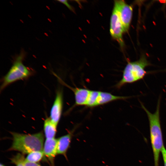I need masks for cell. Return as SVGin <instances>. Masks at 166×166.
Masks as SVG:
<instances>
[{
    "label": "cell",
    "instance_id": "1",
    "mask_svg": "<svg viewBox=\"0 0 166 166\" xmlns=\"http://www.w3.org/2000/svg\"><path fill=\"white\" fill-rule=\"evenodd\" d=\"M160 97L158 100L155 112L152 113L140 102L142 108L145 112L149 122L150 139L153 155L154 166H159L160 153L164 146L160 119Z\"/></svg>",
    "mask_w": 166,
    "mask_h": 166
},
{
    "label": "cell",
    "instance_id": "2",
    "mask_svg": "<svg viewBox=\"0 0 166 166\" xmlns=\"http://www.w3.org/2000/svg\"><path fill=\"white\" fill-rule=\"evenodd\" d=\"M11 133L13 142L10 150L28 154L34 151L43 150L44 136L42 132L31 134L14 132Z\"/></svg>",
    "mask_w": 166,
    "mask_h": 166
},
{
    "label": "cell",
    "instance_id": "3",
    "mask_svg": "<svg viewBox=\"0 0 166 166\" xmlns=\"http://www.w3.org/2000/svg\"><path fill=\"white\" fill-rule=\"evenodd\" d=\"M25 55V52L22 51L15 58L11 67L2 79L0 92L11 84L26 79L33 75L34 73L32 70L23 63Z\"/></svg>",
    "mask_w": 166,
    "mask_h": 166
},
{
    "label": "cell",
    "instance_id": "4",
    "mask_svg": "<svg viewBox=\"0 0 166 166\" xmlns=\"http://www.w3.org/2000/svg\"><path fill=\"white\" fill-rule=\"evenodd\" d=\"M149 65L150 63L144 56L136 61L128 62L123 71L122 78L116 87L119 89L127 84L133 83L143 79L147 73L145 69Z\"/></svg>",
    "mask_w": 166,
    "mask_h": 166
},
{
    "label": "cell",
    "instance_id": "5",
    "mask_svg": "<svg viewBox=\"0 0 166 166\" xmlns=\"http://www.w3.org/2000/svg\"><path fill=\"white\" fill-rule=\"evenodd\" d=\"M128 98L127 96H116L108 92L89 90L85 106L93 107Z\"/></svg>",
    "mask_w": 166,
    "mask_h": 166
},
{
    "label": "cell",
    "instance_id": "6",
    "mask_svg": "<svg viewBox=\"0 0 166 166\" xmlns=\"http://www.w3.org/2000/svg\"><path fill=\"white\" fill-rule=\"evenodd\" d=\"M113 8L117 12L122 24L124 32L129 29L132 20L133 9L132 7L122 0H115Z\"/></svg>",
    "mask_w": 166,
    "mask_h": 166
},
{
    "label": "cell",
    "instance_id": "7",
    "mask_svg": "<svg viewBox=\"0 0 166 166\" xmlns=\"http://www.w3.org/2000/svg\"><path fill=\"white\" fill-rule=\"evenodd\" d=\"M124 33L123 26L118 15L113 8L110 20V33L111 37L118 42L122 48L124 45L123 38Z\"/></svg>",
    "mask_w": 166,
    "mask_h": 166
},
{
    "label": "cell",
    "instance_id": "8",
    "mask_svg": "<svg viewBox=\"0 0 166 166\" xmlns=\"http://www.w3.org/2000/svg\"><path fill=\"white\" fill-rule=\"evenodd\" d=\"M63 106V93L61 89L56 91V97L50 111L49 117L51 121L57 126L60 120Z\"/></svg>",
    "mask_w": 166,
    "mask_h": 166
},
{
    "label": "cell",
    "instance_id": "9",
    "mask_svg": "<svg viewBox=\"0 0 166 166\" xmlns=\"http://www.w3.org/2000/svg\"><path fill=\"white\" fill-rule=\"evenodd\" d=\"M76 128H74L66 135L57 139V154L63 155L67 158L66 153L69 147Z\"/></svg>",
    "mask_w": 166,
    "mask_h": 166
},
{
    "label": "cell",
    "instance_id": "10",
    "mask_svg": "<svg viewBox=\"0 0 166 166\" xmlns=\"http://www.w3.org/2000/svg\"><path fill=\"white\" fill-rule=\"evenodd\" d=\"M57 139L54 138L46 139L44 144L43 151L44 155L51 163L53 162L57 154Z\"/></svg>",
    "mask_w": 166,
    "mask_h": 166
},
{
    "label": "cell",
    "instance_id": "11",
    "mask_svg": "<svg viewBox=\"0 0 166 166\" xmlns=\"http://www.w3.org/2000/svg\"><path fill=\"white\" fill-rule=\"evenodd\" d=\"M57 126L51 120L46 117L44 123V130L46 139L54 138L57 132Z\"/></svg>",
    "mask_w": 166,
    "mask_h": 166
},
{
    "label": "cell",
    "instance_id": "12",
    "mask_svg": "<svg viewBox=\"0 0 166 166\" xmlns=\"http://www.w3.org/2000/svg\"><path fill=\"white\" fill-rule=\"evenodd\" d=\"M44 155L43 150L32 152L28 154L25 158V160L30 162L37 163L42 160Z\"/></svg>",
    "mask_w": 166,
    "mask_h": 166
},
{
    "label": "cell",
    "instance_id": "13",
    "mask_svg": "<svg viewBox=\"0 0 166 166\" xmlns=\"http://www.w3.org/2000/svg\"><path fill=\"white\" fill-rule=\"evenodd\" d=\"M25 160L24 156L20 153H18L11 159V162L16 166H25Z\"/></svg>",
    "mask_w": 166,
    "mask_h": 166
},
{
    "label": "cell",
    "instance_id": "14",
    "mask_svg": "<svg viewBox=\"0 0 166 166\" xmlns=\"http://www.w3.org/2000/svg\"><path fill=\"white\" fill-rule=\"evenodd\" d=\"M161 153L163 158L164 166H166V149L164 146L162 150Z\"/></svg>",
    "mask_w": 166,
    "mask_h": 166
},
{
    "label": "cell",
    "instance_id": "15",
    "mask_svg": "<svg viewBox=\"0 0 166 166\" xmlns=\"http://www.w3.org/2000/svg\"><path fill=\"white\" fill-rule=\"evenodd\" d=\"M57 1L65 5L70 10L72 11H74L73 8L69 3L67 0H58Z\"/></svg>",
    "mask_w": 166,
    "mask_h": 166
},
{
    "label": "cell",
    "instance_id": "16",
    "mask_svg": "<svg viewBox=\"0 0 166 166\" xmlns=\"http://www.w3.org/2000/svg\"><path fill=\"white\" fill-rule=\"evenodd\" d=\"M25 166H41L37 163H32L25 160Z\"/></svg>",
    "mask_w": 166,
    "mask_h": 166
},
{
    "label": "cell",
    "instance_id": "17",
    "mask_svg": "<svg viewBox=\"0 0 166 166\" xmlns=\"http://www.w3.org/2000/svg\"><path fill=\"white\" fill-rule=\"evenodd\" d=\"M0 166H5L3 164H0Z\"/></svg>",
    "mask_w": 166,
    "mask_h": 166
}]
</instances>
